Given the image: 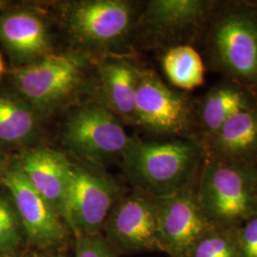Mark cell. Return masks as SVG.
I'll return each mask as SVG.
<instances>
[{
	"label": "cell",
	"mask_w": 257,
	"mask_h": 257,
	"mask_svg": "<svg viewBox=\"0 0 257 257\" xmlns=\"http://www.w3.org/2000/svg\"><path fill=\"white\" fill-rule=\"evenodd\" d=\"M201 42L205 66L257 98V2L219 1Z\"/></svg>",
	"instance_id": "1"
},
{
	"label": "cell",
	"mask_w": 257,
	"mask_h": 257,
	"mask_svg": "<svg viewBox=\"0 0 257 257\" xmlns=\"http://www.w3.org/2000/svg\"><path fill=\"white\" fill-rule=\"evenodd\" d=\"M206 158L193 138L145 141L132 137L121 157L123 175L132 189L159 198L196 185Z\"/></svg>",
	"instance_id": "2"
},
{
	"label": "cell",
	"mask_w": 257,
	"mask_h": 257,
	"mask_svg": "<svg viewBox=\"0 0 257 257\" xmlns=\"http://www.w3.org/2000/svg\"><path fill=\"white\" fill-rule=\"evenodd\" d=\"M195 192L215 226L237 228L257 215V168L206 156Z\"/></svg>",
	"instance_id": "3"
},
{
	"label": "cell",
	"mask_w": 257,
	"mask_h": 257,
	"mask_svg": "<svg viewBox=\"0 0 257 257\" xmlns=\"http://www.w3.org/2000/svg\"><path fill=\"white\" fill-rule=\"evenodd\" d=\"M89 67L90 58L84 52L52 54L33 64L15 68L12 79L19 93L46 115L80 91Z\"/></svg>",
	"instance_id": "4"
},
{
	"label": "cell",
	"mask_w": 257,
	"mask_h": 257,
	"mask_svg": "<svg viewBox=\"0 0 257 257\" xmlns=\"http://www.w3.org/2000/svg\"><path fill=\"white\" fill-rule=\"evenodd\" d=\"M62 144L77 161L103 166L123 156L132 137L123 122L101 101L74 107L66 116Z\"/></svg>",
	"instance_id": "5"
},
{
	"label": "cell",
	"mask_w": 257,
	"mask_h": 257,
	"mask_svg": "<svg viewBox=\"0 0 257 257\" xmlns=\"http://www.w3.org/2000/svg\"><path fill=\"white\" fill-rule=\"evenodd\" d=\"M127 193L101 166L72 161L67 220L72 234H101L112 209Z\"/></svg>",
	"instance_id": "6"
},
{
	"label": "cell",
	"mask_w": 257,
	"mask_h": 257,
	"mask_svg": "<svg viewBox=\"0 0 257 257\" xmlns=\"http://www.w3.org/2000/svg\"><path fill=\"white\" fill-rule=\"evenodd\" d=\"M195 100L166 85L155 72L140 67L135 125L155 135L194 139Z\"/></svg>",
	"instance_id": "7"
},
{
	"label": "cell",
	"mask_w": 257,
	"mask_h": 257,
	"mask_svg": "<svg viewBox=\"0 0 257 257\" xmlns=\"http://www.w3.org/2000/svg\"><path fill=\"white\" fill-rule=\"evenodd\" d=\"M1 181L11 194L31 250L69 252L73 246L71 230L29 182L17 162L10 166Z\"/></svg>",
	"instance_id": "8"
},
{
	"label": "cell",
	"mask_w": 257,
	"mask_h": 257,
	"mask_svg": "<svg viewBox=\"0 0 257 257\" xmlns=\"http://www.w3.org/2000/svg\"><path fill=\"white\" fill-rule=\"evenodd\" d=\"M218 0H151L138 25L150 46L166 49L202 41Z\"/></svg>",
	"instance_id": "9"
},
{
	"label": "cell",
	"mask_w": 257,
	"mask_h": 257,
	"mask_svg": "<svg viewBox=\"0 0 257 257\" xmlns=\"http://www.w3.org/2000/svg\"><path fill=\"white\" fill-rule=\"evenodd\" d=\"M63 19L80 45L103 51L125 40L139 18L128 1L84 0L66 5Z\"/></svg>",
	"instance_id": "10"
},
{
	"label": "cell",
	"mask_w": 257,
	"mask_h": 257,
	"mask_svg": "<svg viewBox=\"0 0 257 257\" xmlns=\"http://www.w3.org/2000/svg\"><path fill=\"white\" fill-rule=\"evenodd\" d=\"M102 235L118 257L161 252L156 197L132 189L112 209Z\"/></svg>",
	"instance_id": "11"
},
{
	"label": "cell",
	"mask_w": 257,
	"mask_h": 257,
	"mask_svg": "<svg viewBox=\"0 0 257 257\" xmlns=\"http://www.w3.org/2000/svg\"><path fill=\"white\" fill-rule=\"evenodd\" d=\"M161 252L181 257L193 243L215 225L199 202L195 186L156 198Z\"/></svg>",
	"instance_id": "12"
},
{
	"label": "cell",
	"mask_w": 257,
	"mask_h": 257,
	"mask_svg": "<svg viewBox=\"0 0 257 257\" xmlns=\"http://www.w3.org/2000/svg\"><path fill=\"white\" fill-rule=\"evenodd\" d=\"M17 163L37 193L67 225L72 161L59 151L38 146L24 151Z\"/></svg>",
	"instance_id": "13"
},
{
	"label": "cell",
	"mask_w": 257,
	"mask_h": 257,
	"mask_svg": "<svg viewBox=\"0 0 257 257\" xmlns=\"http://www.w3.org/2000/svg\"><path fill=\"white\" fill-rule=\"evenodd\" d=\"M0 42L15 68L37 62L54 54L49 25L36 10H11L0 17Z\"/></svg>",
	"instance_id": "14"
},
{
	"label": "cell",
	"mask_w": 257,
	"mask_h": 257,
	"mask_svg": "<svg viewBox=\"0 0 257 257\" xmlns=\"http://www.w3.org/2000/svg\"><path fill=\"white\" fill-rule=\"evenodd\" d=\"M257 108V98L237 83L223 79L195 100L194 140L202 145L242 110Z\"/></svg>",
	"instance_id": "15"
},
{
	"label": "cell",
	"mask_w": 257,
	"mask_h": 257,
	"mask_svg": "<svg viewBox=\"0 0 257 257\" xmlns=\"http://www.w3.org/2000/svg\"><path fill=\"white\" fill-rule=\"evenodd\" d=\"M207 157L257 166V108L231 116L202 144Z\"/></svg>",
	"instance_id": "16"
},
{
	"label": "cell",
	"mask_w": 257,
	"mask_h": 257,
	"mask_svg": "<svg viewBox=\"0 0 257 257\" xmlns=\"http://www.w3.org/2000/svg\"><path fill=\"white\" fill-rule=\"evenodd\" d=\"M139 69L124 57L107 55L97 63L102 103L123 123L135 125Z\"/></svg>",
	"instance_id": "17"
},
{
	"label": "cell",
	"mask_w": 257,
	"mask_h": 257,
	"mask_svg": "<svg viewBox=\"0 0 257 257\" xmlns=\"http://www.w3.org/2000/svg\"><path fill=\"white\" fill-rule=\"evenodd\" d=\"M43 114L20 93L0 92V146H30L42 131Z\"/></svg>",
	"instance_id": "18"
},
{
	"label": "cell",
	"mask_w": 257,
	"mask_h": 257,
	"mask_svg": "<svg viewBox=\"0 0 257 257\" xmlns=\"http://www.w3.org/2000/svg\"><path fill=\"white\" fill-rule=\"evenodd\" d=\"M161 63L166 77L177 89L192 91L205 83V62L193 45L166 49Z\"/></svg>",
	"instance_id": "19"
},
{
	"label": "cell",
	"mask_w": 257,
	"mask_h": 257,
	"mask_svg": "<svg viewBox=\"0 0 257 257\" xmlns=\"http://www.w3.org/2000/svg\"><path fill=\"white\" fill-rule=\"evenodd\" d=\"M181 257H241L236 228L214 226Z\"/></svg>",
	"instance_id": "20"
},
{
	"label": "cell",
	"mask_w": 257,
	"mask_h": 257,
	"mask_svg": "<svg viewBox=\"0 0 257 257\" xmlns=\"http://www.w3.org/2000/svg\"><path fill=\"white\" fill-rule=\"evenodd\" d=\"M23 242L25 236L14 203L0 195V256L14 254Z\"/></svg>",
	"instance_id": "21"
},
{
	"label": "cell",
	"mask_w": 257,
	"mask_h": 257,
	"mask_svg": "<svg viewBox=\"0 0 257 257\" xmlns=\"http://www.w3.org/2000/svg\"><path fill=\"white\" fill-rule=\"evenodd\" d=\"M73 257H118L101 234L73 235Z\"/></svg>",
	"instance_id": "22"
},
{
	"label": "cell",
	"mask_w": 257,
	"mask_h": 257,
	"mask_svg": "<svg viewBox=\"0 0 257 257\" xmlns=\"http://www.w3.org/2000/svg\"><path fill=\"white\" fill-rule=\"evenodd\" d=\"M241 257H257V215L236 228Z\"/></svg>",
	"instance_id": "23"
},
{
	"label": "cell",
	"mask_w": 257,
	"mask_h": 257,
	"mask_svg": "<svg viewBox=\"0 0 257 257\" xmlns=\"http://www.w3.org/2000/svg\"><path fill=\"white\" fill-rule=\"evenodd\" d=\"M27 257H71L69 252L58 251V252H52V251H36L31 250L30 254Z\"/></svg>",
	"instance_id": "24"
},
{
	"label": "cell",
	"mask_w": 257,
	"mask_h": 257,
	"mask_svg": "<svg viewBox=\"0 0 257 257\" xmlns=\"http://www.w3.org/2000/svg\"><path fill=\"white\" fill-rule=\"evenodd\" d=\"M9 167L10 166H7L5 155L0 151V176H1V180H2L3 176L5 175V173H6V171L8 170Z\"/></svg>",
	"instance_id": "25"
},
{
	"label": "cell",
	"mask_w": 257,
	"mask_h": 257,
	"mask_svg": "<svg viewBox=\"0 0 257 257\" xmlns=\"http://www.w3.org/2000/svg\"><path fill=\"white\" fill-rule=\"evenodd\" d=\"M4 71H5V65H4L2 55H1V53H0V77H1V75L4 73Z\"/></svg>",
	"instance_id": "26"
},
{
	"label": "cell",
	"mask_w": 257,
	"mask_h": 257,
	"mask_svg": "<svg viewBox=\"0 0 257 257\" xmlns=\"http://www.w3.org/2000/svg\"><path fill=\"white\" fill-rule=\"evenodd\" d=\"M2 5H3V2H2V1H0V7H1Z\"/></svg>",
	"instance_id": "27"
},
{
	"label": "cell",
	"mask_w": 257,
	"mask_h": 257,
	"mask_svg": "<svg viewBox=\"0 0 257 257\" xmlns=\"http://www.w3.org/2000/svg\"><path fill=\"white\" fill-rule=\"evenodd\" d=\"M3 257H12V255H7V256H3Z\"/></svg>",
	"instance_id": "28"
},
{
	"label": "cell",
	"mask_w": 257,
	"mask_h": 257,
	"mask_svg": "<svg viewBox=\"0 0 257 257\" xmlns=\"http://www.w3.org/2000/svg\"><path fill=\"white\" fill-rule=\"evenodd\" d=\"M256 168H257V166H256Z\"/></svg>",
	"instance_id": "29"
}]
</instances>
